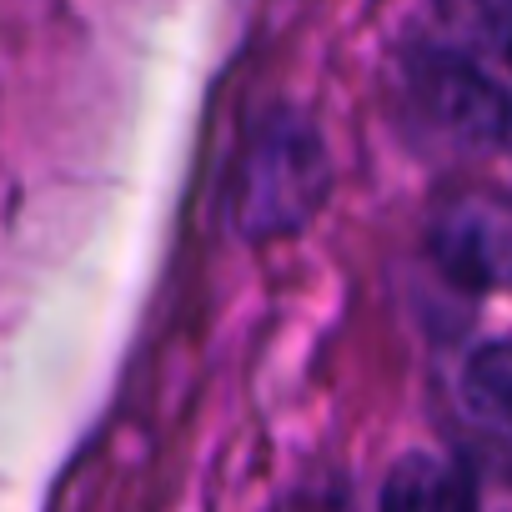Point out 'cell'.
Masks as SVG:
<instances>
[{"mask_svg": "<svg viewBox=\"0 0 512 512\" xmlns=\"http://www.w3.org/2000/svg\"><path fill=\"white\" fill-rule=\"evenodd\" d=\"M332 191V156L312 116L272 111L241 146L231 176V216L251 241L297 236Z\"/></svg>", "mask_w": 512, "mask_h": 512, "instance_id": "obj_1", "label": "cell"}, {"mask_svg": "<svg viewBox=\"0 0 512 512\" xmlns=\"http://www.w3.org/2000/svg\"><path fill=\"white\" fill-rule=\"evenodd\" d=\"M407 96H412L417 121L457 151L502 146L507 131H512L507 91L482 66H472L467 56H452V51L417 56V66L407 76Z\"/></svg>", "mask_w": 512, "mask_h": 512, "instance_id": "obj_2", "label": "cell"}, {"mask_svg": "<svg viewBox=\"0 0 512 512\" xmlns=\"http://www.w3.org/2000/svg\"><path fill=\"white\" fill-rule=\"evenodd\" d=\"M437 267L472 292H512V196H452L432 216Z\"/></svg>", "mask_w": 512, "mask_h": 512, "instance_id": "obj_3", "label": "cell"}, {"mask_svg": "<svg viewBox=\"0 0 512 512\" xmlns=\"http://www.w3.org/2000/svg\"><path fill=\"white\" fill-rule=\"evenodd\" d=\"M462 417L482 457L512 482V342H487L462 367Z\"/></svg>", "mask_w": 512, "mask_h": 512, "instance_id": "obj_4", "label": "cell"}, {"mask_svg": "<svg viewBox=\"0 0 512 512\" xmlns=\"http://www.w3.org/2000/svg\"><path fill=\"white\" fill-rule=\"evenodd\" d=\"M382 512H477L462 462L442 452H402L382 482Z\"/></svg>", "mask_w": 512, "mask_h": 512, "instance_id": "obj_5", "label": "cell"}, {"mask_svg": "<svg viewBox=\"0 0 512 512\" xmlns=\"http://www.w3.org/2000/svg\"><path fill=\"white\" fill-rule=\"evenodd\" d=\"M507 61H512V46H507Z\"/></svg>", "mask_w": 512, "mask_h": 512, "instance_id": "obj_6", "label": "cell"}]
</instances>
